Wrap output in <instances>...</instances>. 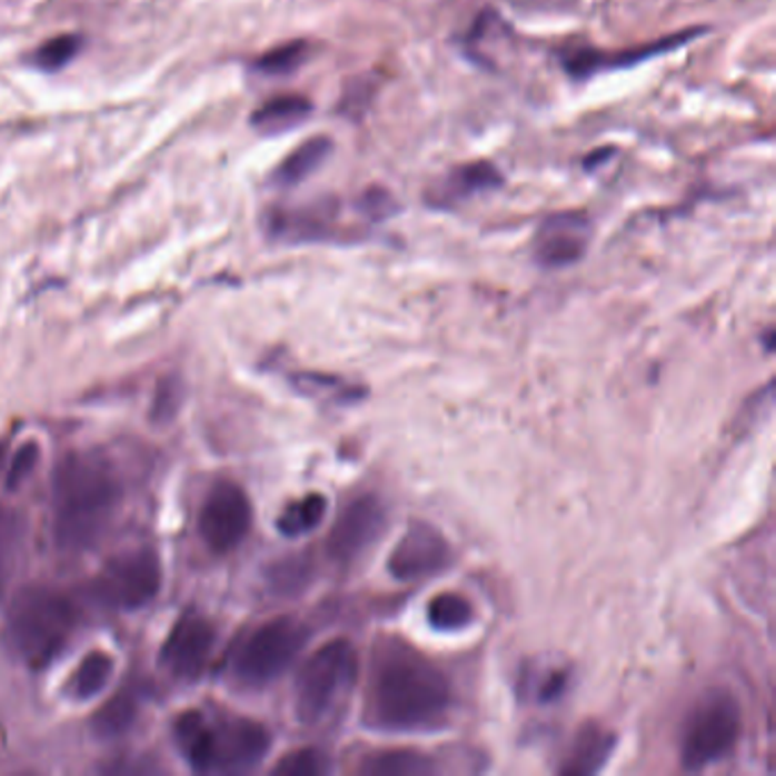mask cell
<instances>
[{
  "mask_svg": "<svg viewBox=\"0 0 776 776\" xmlns=\"http://www.w3.org/2000/svg\"><path fill=\"white\" fill-rule=\"evenodd\" d=\"M135 717H137V699H135V695L119 693L99 713L93 715L91 729L99 738L110 740V738L123 736L132 726Z\"/></svg>",
  "mask_w": 776,
  "mask_h": 776,
  "instance_id": "24",
  "label": "cell"
},
{
  "mask_svg": "<svg viewBox=\"0 0 776 776\" xmlns=\"http://www.w3.org/2000/svg\"><path fill=\"white\" fill-rule=\"evenodd\" d=\"M358 676L356 649L349 640L335 638L306 658L295 684V713L301 724H321L342 704Z\"/></svg>",
  "mask_w": 776,
  "mask_h": 776,
  "instance_id": "5",
  "label": "cell"
},
{
  "mask_svg": "<svg viewBox=\"0 0 776 776\" xmlns=\"http://www.w3.org/2000/svg\"><path fill=\"white\" fill-rule=\"evenodd\" d=\"M704 32H706V28H693L686 32L665 37L658 43L634 48V51H619V53H604V51H599V48H571L569 53L563 56V67L571 78L586 80V78H593L595 73H601V71L636 67L645 60H651L654 56H660L665 51H674V48L693 41L695 37H699Z\"/></svg>",
  "mask_w": 776,
  "mask_h": 776,
  "instance_id": "14",
  "label": "cell"
},
{
  "mask_svg": "<svg viewBox=\"0 0 776 776\" xmlns=\"http://www.w3.org/2000/svg\"><path fill=\"white\" fill-rule=\"evenodd\" d=\"M308 56H310V46L306 41H289L265 53L253 64V69L265 78H287L297 73L306 64Z\"/></svg>",
  "mask_w": 776,
  "mask_h": 776,
  "instance_id": "25",
  "label": "cell"
},
{
  "mask_svg": "<svg viewBox=\"0 0 776 776\" xmlns=\"http://www.w3.org/2000/svg\"><path fill=\"white\" fill-rule=\"evenodd\" d=\"M76 621V608L64 595L43 586H30L10 604L6 638L23 665L43 669L69 645Z\"/></svg>",
  "mask_w": 776,
  "mask_h": 776,
  "instance_id": "3",
  "label": "cell"
},
{
  "mask_svg": "<svg viewBox=\"0 0 776 776\" xmlns=\"http://www.w3.org/2000/svg\"><path fill=\"white\" fill-rule=\"evenodd\" d=\"M385 526H387V513L376 497L365 495L354 499L342 513H339L337 521L328 533V543H326L328 558L339 565L356 563L362 554H367L380 540Z\"/></svg>",
  "mask_w": 776,
  "mask_h": 776,
  "instance_id": "10",
  "label": "cell"
},
{
  "mask_svg": "<svg viewBox=\"0 0 776 776\" xmlns=\"http://www.w3.org/2000/svg\"><path fill=\"white\" fill-rule=\"evenodd\" d=\"M121 504V482L101 454H71L53 478L56 538L64 549L93 545Z\"/></svg>",
  "mask_w": 776,
  "mask_h": 776,
  "instance_id": "2",
  "label": "cell"
},
{
  "mask_svg": "<svg viewBox=\"0 0 776 776\" xmlns=\"http://www.w3.org/2000/svg\"><path fill=\"white\" fill-rule=\"evenodd\" d=\"M358 208L371 221H380V219H387L397 212V201L390 197V191H385L380 187H371L369 191H365V197L360 199Z\"/></svg>",
  "mask_w": 776,
  "mask_h": 776,
  "instance_id": "29",
  "label": "cell"
},
{
  "mask_svg": "<svg viewBox=\"0 0 776 776\" xmlns=\"http://www.w3.org/2000/svg\"><path fill=\"white\" fill-rule=\"evenodd\" d=\"M330 769L328 758L324 752L315 747H304L297 752H289L278 760L273 767V774L278 776H321Z\"/></svg>",
  "mask_w": 776,
  "mask_h": 776,
  "instance_id": "27",
  "label": "cell"
},
{
  "mask_svg": "<svg viewBox=\"0 0 776 776\" xmlns=\"http://www.w3.org/2000/svg\"><path fill=\"white\" fill-rule=\"evenodd\" d=\"M308 638V626L297 617L282 615L260 624L232 658L235 682L247 688L269 686L295 665Z\"/></svg>",
  "mask_w": 776,
  "mask_h": 776,
  "instance_id": "6",
  "label": "cell"
},
{
  "mask_svg": "<svg viewBox=\"0 0 776 776\" xmlns=\"http://www.w3.org/2000/svg\"><path fill=\"white\" fill-rule=\"evenodd\" d=\"M3 458H6V447L0 445V467H3Z\"/></svg>",
  "mask_w": 776,
  "mask_h": 776,
  "instance_id": "32",
  "label": "cell"
},
{
  "mask_svg": "<svg viewBox=\"0 0 776 776\" xmlns=\"http://www.w3.org/2000/svg\"><path fill=\"white\" fill-rule=\"evenodd\" d=\"M253 521L247 493L235 482H217L201 510V536L217 554H228L241 545Z\"/></svg>",
  "mask_w": 776,
  "mask_h": 776,
  "instance_id": "9",
  "label": "cell"
},
{
  "mask_svg": "<svg viewBox=\"0 0 776 776\" xmlns=\"http://www.w3.org/2000/svg\"><path fill=\"white\" fill-rule=\"evenodd\" d=\"M430 772H435L432 758L417 749L374 752L360 765V774L369 776H419Z\"/></svg>",
  "mask_w": 776,
  "mask_h": 776,
  "instance_id": "20",
  "label": "cell"
},
{
  "mask_svg": "<svg viewBox=\"0 0 776 776\" xmlns=\"http://www.w3.org/2000/svg\"><path fill=\"white\" fill-rule=\"evenodd\" d=\"M504 187V176L490 162L460 165L440 176L426 189V206L432 210H456L467 201Z\"/></svg>",
  "mask_w": 776,
  "mask_h": 776,
  "instance_id": "15",
  "label": "cell"
},
{
  "mask_svg": "<svg viewBox=\"0 0 776 776\" xmlns=\"http://www.w3.org/2000/svg\"><path fill=\"white\" fill-rule=\"evenodd\" d=\"M215 647V626L199 615L182 617L162 647V665L176 678L193 682L210 660Z\"/></svg>",
  "mask_w": 776,
  "mask_h": 776,
  "instance_id": "13",
  "label": "cell"
},
{
  "mask_svg": "<svg viewBox=\"0 0 776 776\" xmlns=\"http://www.w3.org/2000/svg\"><path fill=\"white\" fill-rule=\"evenodd\" d=\"M593 223L580 212H558L547 217L533 237V258L547 269H563L586 256Z\"/></svg>",
  "mask_w": 776,
  "mask_h": 776,
  "instance_id": "12",
  "label": "cell"
},
{
  "mask_svg": "<svg viewBox=\"0 0 776 776\" xmlns=\"http://www.w3.org/2000/svg\"><path fill=\"white\" fill-rule=\"evenodd\" d=\"M37 460H39V447L34 442H28L17 451V456L12 458V462L8 467V476H6V482H8L10 490L21 488V485L28 480V476L34 471Z\"/></svg>",
  "mask_w": 776,
  "mask_h": 776,
  "instance_id": "28",
  "label": "cell"
},
{
  "mask_svg": "<svg viewBox=\"0 0 776 776\" xmlns=\"http://www.w3.org/2000/svg\"><path fill=\"white\" fill-rule=\"evenodd\" d=\"M82 48V39L76 34H62L51 41H46L41 48H37L32 56V64L39 67L46 73H53L64 69Z\"/></svg>",
  "mask_w": 776,
  "mask_h": 776,
  "instance_id": "26",
  "label": "cell"
},
{
  "mask_svg": "<svg viewBox=\"0 0 776 776\" xmlns=\"http://www.w3.org/2000/svg\"><path fill=\"white\" fill-rule=\"evenodd\" d=\"M332 153V141L328 137H312L308 141H304L301 147L289 153L280 167L273 173V182L278 187H297L304 180H308L312 173H317L324 162L330 158Z\"/></svg>",
  "mask_w": 776,
  "mask_h": 776,
  "instance_id": "18",
  "label": "cell"
},
{
  "mask_svg": "<svg viewBox=\"0 0 776 776\" xmlns=\"http://www.w3.org/2000/svg\"><path fill=\"white\" fill-rule=\"evenodd\" d=\"M426 617L428 624L440 634H456V630H462L474 621V608L469 599L458 593H440L428 601Z\"/></svg>",
  "mask_w": 776,
  "mask_h": 776,
  "instance_id": "23",
  "label": "cell"
},
{
  "mask_svg": "<svg viewBox=\"0 0 776 776\" xmlns=\"http://www.w3.org/2000/svg\"><path fill=\"white\" fill-rule=\"evenodd\" d=\"M162 588V567L151 549L115 556L93 578V597L115 610H137L151 604Z\"/></svg>",
  "mask_w": 776,
  "mask_h": 776,
  "instance_id": "8",
  "label": "cell"
},
{
  "mask_svg": "<svg viewBox=\"0 0 776 776\" xmlns=\"http://www.w3.org/2000/svg\"><path fill=\"white\" fill-rule=\"evenodd\" d=\"M449 558L451 549L442 533L426 521H415L387 558V571L408 584V580L438 574L449 565Z\"/></svg>",
  "mask_w": 776,
  "mask_h": 776,
  "instance_id": "11",
  "label": "cell"
},
{
  "mask_svg": "<svg viewBox=\"0 0 776 776\" xmlns=\"http://www.w3.org/2000/svg\"><path fill=\"white\" fill-rule=\"evenodd\" d=\"M615 738L606 732H601L599 726H588L578 734V738L574 740V747L567 756V763L560 767V772L565 774H595L599 772L610 752H613Z\"/></svg>",
  "mask_w": 776,
  "mask_h": 776,
  "instance_id": "19",
  "label": "cell"
},
{
  "mask_svg": "<svg viewBox=\"0 0 776 776\" xmlns=\"http://www.w3.org/2000/svg\"><path fill=\"white\" fill-rule=\"evenodd\" d=\"M743 732V713L729 690L706 693L686 719L682 738V765L688 772L708 769L729 756Z\"/></svg>",
  "mask_w": 776,
  "mask_h": 776,
  "instance_id": "7",
  "label": "cell"
},
{
  "mask_svg": "<svg viewBox=\"0 0 776 776\" xmlns=\"http://www.w3.org/2000/svg\"><path fill=\"white\" fill-rule=\"evenodd\" d=\"M176 740L193 769L223 774L253 769L271 747V736L260 722L228 719L208 726L199 710L178 717Z\"/></svg>",
  "mask_w": 776,
  "mask_h": 776,
  "instance_id": "4",
  "label": "cell"
},
{
  "mask_svg": "<svg viewBox=\"0 0 776 776\" xmlns=\"http://www.w3.org/2000/svg\"><path fill=\"white\" fill-rule=\"evenodd\" d=\"M10 521L6 513H0V593L6 588V560H8V545H10Z\"/></svg>",
  "mask_w": 776,
  "mask_h": 776,
  "instance_id": "31",
  "label": "cell"
},
{
  "mask_svg": "<svg viewBox=\"0 0 776 776\" xmlns=\"http://www.w3.org/2000/svg\"><path fill=\"white\" fill-rule=\"evenodd\" d=\"M180 399H182L180 382L173 380V378L162 380L160 387H158L156 404H153V419L156 421H169L176 415V410L180 406Z\"/></svg>",
  "mask_w": 776,
  "mask_h": 776,
  "instance_id": "30",
  "label": "cell"
},
{
  "mask_svg": "<svg viewBox=\"0 0 776 776\" xmlns=\"http://www.w3.org/2000/svg\"><path fill=\"white\" fill-rule=\"evenodd\" d=\"M328 501L321 495H306L289 504L276 519L278 530L285 538H301L312 533L326 517Z\"/></svg>",
  "mask_w": 776,
  "mask_h": 776,
  "instance_id": "21",
  "label": "cell"
},
{
  "mask_svg": "<svg viewBox=\"0 0 776 776\" xmlns=\"http://www.w3.org/2000/svg\"><path fill=\"white\" fill-rule=\"evenodd\" d=\"M335 212V201H315L306 208H278L267 215V228L280 239L315 241L330 232Z\"/></svg>",
  "mask_w": 776,
  "mask_h": 776,
  "instance_id": "16",
  "label": "cell"
},
{
  "mask_svg": "<svg viewBox=\"0 0 776 776\" xmlns=\"http://www.w3.org/2000/svg\"><path fill=\"white\" fill-rule=\"evenodd\" d=\"M312 115V103L304 96H276L251 115V126L262 135H282L304 126Z\"/></svg>",
  "mask_w": 776,
  "mask_h": 776,
  "instance_id": "17",
  "label": "cell"
},
{
  "mask_svg": "<svg viewBox=\"0 0 776 776\" xmlns=\"http://www.w3.org/2000/svg\"><path fill=\"white\" fill-rule=\"evenodd\" d=\"M115 671V660L106 651H91L87 654L76 674L71 676V695L80 702L93 699L96 695H101L110 682V676Z\"/></svg>",
  "mask_w": 776,
  "mask_h": 776,
  "instance_id": "22",
  "label": "cell"
},
{
  "mask_svg": "<svg viewBox=\"0 0 776 776\" xmlns=\"http://www.w3.org/2000/svg\"><path fill=\"white\" fill-rule=\"evenodd\" d=\"M451 706L454 693L445 671L412 649H387L371 669L365 719L376 732H432L447 722Z\"/></svg>",
  "mask_w": 776,
  "mask_h": 776,
  "instance_id": "1",
  "label": "cell"
}]
</instances>
